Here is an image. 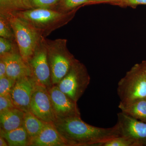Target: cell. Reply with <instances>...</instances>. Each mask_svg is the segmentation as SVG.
I'll list each match as a JSON object with an SVG mask.
<instances>
[{
	"mask_svg": "<svg viewBox=\"0 0 146 146\" xmlns=\"http://www.w3.org/2000/svg\"><path fill=\"white\" fill-rule=\"evenodd\" d=\"M53 125L68 146H101L121 136L117 124L111 127H97L85 123L78 116L57 119Z\"/></svg>",
	"mask_w": 146,
	"mask_h": 146,
	"instance_id": "cell-1",
	"label": "cell"
},
{
	"mask_svg": "<svg viewBox=\"0 0 146 146\" xmlns=\"http://www.w3.org/2000/svg\"><path fill=\"white\" fill-rule=\"evenodd\" d=\"M78 10L64 13L50 9L37 8L16 11L11 13L26 21L42 36L46 37L69 23Z\"/></svg>",
	"mask_w": 146,
	"mask_h": 146,
	"instance_id": "cell-2",
	"label": "cell"
},
{
	"mask_svg": "<svg viewBox=\"0 0 146 146\" xmlns=\"http://www.w3.org/2000/svg\"><path fill=\"white\" fill-rule=\"evenodd\" d=\"M44 39L47 49L52 85H57L77 59L69 51L67 39L50 40L44 37Z\"/></svg>",
	"mask_w": 146,
	"mask_h": 146,
	"instance_id": "cell-3",
	"label": "cell"
},
{
	"mask_svg": "<svg viewBox=\"0 0 146 146\" xmlns=\"http://www.w3.org/2000/svg\"><path fill=\"white\" fill-rule=\"evenodd\" d=\"M5 15L13 29L19 53L28 63L43 36L30 24L13 13Z\"/></svg>",
	"mask_w": 146,
	"mask_h": 146,
	"instance_id": "cell-4",
	"label": "cell"
},
{
	"mask_svg": "<svg viewBox=\"0 0 146 146\" xmlns=\"http://www.w3.org/2000/svg\"><path fill=\"white\" fill-rule=\"evenodd\" d=\"M117 94L123 103L146 98V75L140 63L133 66L120 80Z\"/></svg>",
	"mask_w": 146,
	"mask_h": 146,
	"instance_id": "cell-5",
	"label": "cell"
},
{
	"mask_svg": "<svg viewBox=\"0 0 146 146\" xmlns=\"http://www.w3.org/2000/svg\"><path fill=\"white\" fill-rule=\"evenodd\" d=\"M90 80L86 67L77 59L57 85L60 91L77 102L89 86Z\"/></svg>",
	"mask_w": 146,
	"mask_h": 146,
	"instance_id": "cell-6",
	"label": "cell"
},
{
	"mask_svg": "<svg viewBox=\"0 0 146 146\" xmlns=\"http://www.w3.org/2000/svg\"><path fill=\"white\" fill-rule=\"evenodd\" d=\"M42 36L28 62L31 77L37 84L49 89L53 86L46 48Z\"/></svg>",
	"mask_w": 146,
	"mask_h": 146,
	"instance_id": "cell-7",
	"label": "cell"
},
{
	"mask_svg": "<svg viewBox=\"0 0 146 146\" xmlns=\"http://www.w3.org/2000/svg\"><path fill=\"white\" fill-rule=\"evenodd\" d=\"M30 112L45 123L53 124L57 120L48 89L36 83L32 96Z\"/></svg>",
	"mask_w": 146,
	"mask_h": 146,
	"instance_id": "cell-8",
	"label": "cell"
},
{
	"mask_svg": "<svg viewBox=\"0 0 146 146\" xmlns=\"http://www.w3.org/2000/svg\"><path fill=\"white\" fill-rule=\"evenodd\" d=\"M117 124L121 136L131 140L136 146H146V123L121 112L117 114Z\"/></svg>",
	"mask_w": 146,
	"mask_h": 146,
	"instance_id": "cell-9",
	"label": "cell"
},
{
	"mask_svg": "<svg viewBox=\"0 0 146 146\" xmlns=\"http://www.w3.org/2000/svg\"><path fill=\"white\" fill-rule=\"evenodd\" d=\"M48 90L57 119L80 117L77 102L60 91L57 85H53Z\"/></svg>",
	"mask_w": 146,
	"mask_h": 146,
	"instance_id": "cell-10",
	"label": "cell"
},
{
	"mask_svg": "<svg viewBox=\"0 0 146 146\" xmlns=\"http://www.w3.org/2000/svg\"><path fill=\"white\" fill-rule=\"evenodd\" d=\"M36 82L31 76L17 80L10 94L15 107L25 112H30V104Z\"/></svg>",
	"mask_w": 146,
	"mask_h": 146,
	"instance_id": "cell-11",
	"label": "cell"
},
{
	"mask_svg": "<svg viewBox=\"0 0 146 146\" xmlns=\"http://www.w3.org/2000/svg\"><path fill=\"white\" fill-rule=\"evenodd\" d=\"M0 58L5 62L6 75L9 77L17 80L24 77L31 76L28 63L21 56L19 50L1 55Z\"/></svg>",
	"mask_w": 146,
	"mask_h": 146,
	"instance_id": "cell-12",
	"label": "cell"
},
{
	"mask_svg": "<svg viewBox=\"0 0 146 146\" xmlns=\"http://www.w3.org/2000/svg\"><path fill=\"white\" fill-rule=\"evenodd\" d=\"M28 146H68L53 124L46 123L39 134L29 141Z\"/></svg>",
	"mask_w": 146,
	"mask_h": 146,
	"instance_id": "cell-13",
	"label": "cell"
},
{
	"mask_svg": "<svg viewBox=\"0 0 146 146\" xmlns=\"http://www.w3.org/2000/svg\"><path fill=\"white\" fill-rule=\"evenodd\" d=\"M25 112L14 107L0 113V130L8 131L23 125Z\"/></svg>",
	"mask_w": 146,
	"mask_h": 146,
	"instance_id": "cell-14",
	"label": "cell"
},
{
	"mask_svg": "<svg viewBox=\"0 0 146 146\" xmlns=\"http://www.w3.org/2000/svg\"><path fill=\"white\" fill-rule=\"evenodd\" d=\"M119 108L123 113L146 123V98L127 102H120Z\"/></svg>",
	"mask_w": 146,
	"mask_h": 146,
	"instance_id": "cell-15",
	"label": "cell"
},
{
	"mask_svg": "<svg viewBox=\"0 0 146 146\" xmlns=\"http://www.w3.org/2000/svg\"><path fill=\"white\" fill-rule=\"evenodd\" d=\"M0 136L5 139L9 146H28L29 139L23 125L10 131L0 130Z\"/></svg>",
	"mask_w": 146,
	"mask_h": 146,
	"instance_id": "cell-16",
	"label": "cell"
},
{
	"mask_svg": "<svg viewBox=\"0 0 146 146\" xmlns=\"http://www.w3.org/2000/svg\"><path fill=\"white\" fill-rule=\"evenodd\" d=\"M46 123L37 117L32 112H25L23 126L28 133L29 141L39 134Z\"/></svg>",
	"mask_w": 146,
	"mask_h": 146,
	"instance_id": "cell-17",
	"label": "cell"
},
{
	"mask_svg": "<svg viewBox=\"0 0 146 146\" xmlns=\"http://www.w3.org/2000/svg\"><path fill=\"white\" fill-rule=\"evenodd\" d=\"M61 0H21L19 10L37 8L52 9Z\"/></svg>",
	"mask_w": 146,
	"mask_h": 146,
	"instance_id": "cell-18",
	"label": "cell"
},
{
	"mask_svg": "<svg viewBox=\"0 0 146 146\" xmlns=\"http://www.w3.org/2000/svg\"><path fill=\"white\" fill-rule=\"evenodd\" d=\"M88 1L89 0H61L52 9L68 13L86 5Z\"/></svg>",
	"mask_w": 146,
	"mask_h": 146,
	"instance_id": "cell-19",
	"label": "cell"
},
{
	"mask_svg": "<svg viewBox=\"0 0 146 146\" xmlns=\"http://www.w3.org/2000/svg\"><path fill=\"white\" fill-rule=\"evenodd\" d=\"M0 37L15 41L13 29L6 15L0 13Z\"/></svg>",
	"mask_w": 146,
	"mask_h": 146,
	"instance_id": "cell-20",
	"label": "cell"
},
{
	"mask_svg": "<svg viewBox=\"0 0 146 146\" xmlns=\"http://www.w3.org/2000/svg\"><path fill=\"white\" fill-rule=\"evenodd\" d=\"M21 0H0V13L7 14L19 10Z\"/></svg>",
	"mask_w": 146,
	"mask_h": 146,
	"instance_id": "cell-21",
	"label": "cell"
},
{
	"mask_svg": "<svg viewBox=\"0 0 146 146\" xmlns=\"http://www.w3.org/2000/svg\"><path fill=\"white\" fill-rule=\"evenodd\" d=\"M18 50L16 41L0 37V55Z\"/></svg>",
	"mask_w": 146,
	"mask_h": 146,
	"instance_id": "cell-22",
	"label": "cell"
},
{
	"mask_svg": "<svg viewBox=\"0 0 146 146\" xmlns=\"http://www.w3.org/2000/svg\"><path fill=\"white\" fill-rule=\"evenodd\" d=\"M101 146H136L130 139L123 136H119L105 142Z\"/></svg>",
	"mask_w": 146,
	"mask_h": 146,
	"instance_id": "cell-23",
	"label": "cell"
},
{
	"mask_svg": "<svg viewBox=\"0 0 146 146\" xmlns=\"http://www.w3.org/2000/svg\"><path fill=\"white\" fill-rule=\"evenodd\" d=\"M16 81L7 76L0 78V95L10 94Z\"/></svg>",
	"mask_w": 146,
	"mask_h": 146,
	"instance_id": "cell-24",
	"label": "cell"
},
{
	"mask_svg": "<svg viewBox=\"0 0 146 146\" xmlns=\"http://www.w3.org/2000/svg\"><path fill=\"white\" fill-rule=\"evenodd\" d=\"M14 107L10 94L0 95V113Z\"/></svg>",
	"mask_w": 146,
	"mask_h": 146,
	"instance_id": "cell-25",
	"label": "cell"
},
{
	"mask_svg": "<svg viewBox=\"0 0 146 146\" xmlns=\"http://www.w3.org/2000/svg\"><path fill=\"white\" fill-rule=\"evenodd\" d=\"M121 7H135L138 5H146V0H118L110 4Z\"/></svg>",
	"mask_w": 146,
	"mask_h": 146,
	"instance_id": "cell-26",
	"label": "cell"
},
{
	"mask_svg": "<svg viewBox=\"0 0 146 146\" xmlns=\"http://www.w3.org/2000/svg\"><path fill=\"white\" fill-rule=\"evenodd\" d=\"M6 64L4 60L0 58V78L7 76Z\"/></svg>",
	"mask_w": 146,
	"mask_h": 146,
	"instance_id": "cell-27",
	"label": "cell"
},
{
	"mask_svg": "<svg viewBox=\"0 0 146 146\" xmlns=\"http://www.w3.org/2000/svg\"><path fill=\"white\" fill-rule=\"evenodd\" d=\"M117 1L118 0H89L86 5L96 4L101 3H107L110 4L111 3Z\"/></svg>",
	"mask_w": 146,
	"mask_h": 146,
	"instance_id": "cell-28",
	"label": "cell"
},
{
	"mask_svg": "<svg viewBox=\"0 0 146 146\" xmlns=\"http://www.w3.org/2000/svg\"><path fill=\"white\" fill-rule=\"evenodd\" d=\"M9 146L6 141L3 137L0 136V146Z\"/></svg>",
	"mask_w": 146,
	"mask_h": 146,
	"instance_id": "cell-29",
	"label": "cell"
},
{
	"mask_svg": "<svg viewBox=\"0 0 146 146\" xmlns=\"http://www.w3.org/2000/svg\"><path fill=\"white\" fill-rule=\"evenodd\" d=\"M141 67L143 69V70L145 72L146 75V60L143 61L141 63H140Z\"/></svg>",
	"mask_w": 146,
	"mask_h": 146,
	"instance_id": "cell-30",
	"label": "cell"
}]
</instances>
